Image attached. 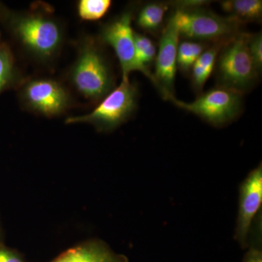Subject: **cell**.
I'll return each mask as SVG.
<instances>
[{
    "instance_id": "1",
    "label": "cell",
    "mask_w": 262,
    "mask_h": 262,
    "mask_svg": "<svg viewBox=\"0 0 262 262\" xmlns=\"http://www.w3.org/2000/svg\"><path fill=\"white\" fill-rule=\"evenodd\" d=\"M0 21L25 53L35 61H53L61 51L64 29L49 11H15L0 3Z\"/></svg>"
},
{
    "instance_id": "2",
    "label": "cell",
    "mask_w": 262,
    "mask_h": 262,
    "mask_svg": "<svg viewBox=\"0 0 262 262\" xmlns=\"http://www.w3.org/2000/svg\"><path fill=\"white\" fill-rule=\"evenodd\" d=\"M74 89L85 99L101 101L114 89L115 79L99 43L91 37L79 43L77 58L67 74Z\"/></svg>"
},
{
    "instance_id": "3",
    "label": "cell",
    "mask_w": 262,
    "mask_h": 262,
    "mask_svg": "<svg viewBox=\"0 0 262 262\" xmlns=\"http://www.w3.org/2000/svg\"><path fill=\"white\" fill-rule=\"evenodd\" d=\"M137 98L136 84L129 79H122L120 85L103 98L91 113L68 117L65 123H87L98 132H112L130 118L137 106Z\"/></svg>"
},
{
    "instance_id": "4",
    "label": "cell",
    "mask_w": 262,
    "mask_h": 262,
    "mask_svg": "<svg viewBox=\"0 0 262 262\" xmlns=\"http://www.w3.org/2000/svg\"><path fill=\"white\" fill-rule=\"evenodd\" d=\"M248 34L239 33L225 43L217 57V80L220 87L243 93L252 87L259 72L248 46Z\"/></svg>"
},
{
    "instance_id": "5",
    "label": "cell",
    "mask_w": 262,
    "mask_h": 262,
    "mask_svg": "<svg viewBox=\"0 0 262 262\" xmlns=\"http://www.w3.org/2000/svg\"><path fill=\"white\" fill-rule=\"evenodd\" d=\"M180 37L224 45L239 34L241 22L220 16L203 8L177 9L174 12Z\"/></svg>"
},
{
    "instance_id": "6",
    "label": "cell",
    "mask_w": 262,
    "mask_h": 262,
    "mask_svg": "<svg viewBox=\"0 0 262 262\" xmlns=\"http://www.w3.org/2000/svg\"><path fill=\"white\" fill-rule=\"evenodd\" d=\"M19 99L26 110L47 117L59 116L72 106V96L63 84L50 78L25 80Z\"/></svg>"
},
{
    "instance_id": "7",
    "label": "cell",
    "mask_w": 262,
    "mask_h": 262,
    "mask_svg": "<svg viewBox=\"0 0 262 262\" xmlns=\"http://www.w3.org/2000/svg\"><path fill=\"white\" fill-rule=\"evenodd\" d=\"M133 13L128 10L105 24L100 32V39L111 46L116 53L122 70V79H129L134 71H139L155 84L154 75L141 64L136 55L132 23Z\"/></svg>"
},
{
    "instance_id": "8",
    "label": "cell",
    "mask_w": 262,
    "mask_h": 262,
    "mask_svg": "<svg viewBox=\"0 0 262 262\" xmlns=\"http://www.w3.org/2000/svg\"><path fill=\"white\" fill-rule=\"evenodd\" d=\"M170 101L178 107L219 127L234 120L242 108V94L222 87L208 91L192 102H184L175 97Z\"/></svg>"
},
{
    "instance_id": "9",
    "label": "cell",
    "mask_w": 262,
    "mask_h": 262,
    "mask_svg": "<svg viewBox=\"0 0 262 262\" xmlns=\"http://www.w3.org/2000/svg\"><path fill=\"white\" fill-rule=\"evenodd\" d=\"M238 211L234 238L243 249L248 247L253 220L262 203V165L248 173L239 187Z\"/></svg>"
},
{
    "instance_id": "10",
    "label": "cell",
    "mask_w": 262,
    "mask_h": 262,
    "mask_svg": "<svg viewBox=\"0 0 262 262\" xmlns=\"http://www.w3.org/2000/svg\"><path fill=\"white\" fill-rule=\"evenodd\" d=\"M180 38L175 13L169 18L160 37L159 49L155 57V87L165 99L174 96V82L177 70V51Z\"/></svg>"
},
{
    "instance_id": "11",
    "label": "cell",
    "mask_w": 262,
    "mask_h": 262,
    "mask_svg": "<svg viewBox=\"0 0 262 262\" xmlns=\"http://www.w3.org/2000/svg\"><path fill=\"white\" fill-rule=\"evenodd\" d=\"M51 262H129L125 255L117 253L106 242L88 239L67 250Z\"/></svg>"
},
{
    "instance_id": "12",
    "label": "cell",
    "mask_w": 262,
    "mask_h": 262,
    "mask_svg": "<svg viewBox=\"0 0 262 262\" xmlns=\"http://www.w3.org/2000/svg\"><path fill=\"white\" fill-rule=\"evenodd\" d=\"M24 80L9 46L0 43V94L5 90L20 87Z\"/></svg>"
},
{
    "instance_id": "13",
    "label": "cell",
    "mask_w": 262,
    "mask_h": 262,
    "mask_svg": "<svg viewBox=\"0 0 262 262\" xmlns=\"http://www.w3.org/2000/svg\"><path fill=\"white\" fill-rule=\"evenodd\" d=\"M222 9L229 13V16L244 22L259 20L262 14L261 0H229L222 3Z\"/></svg>"
},
{
    "instance_id": "14",
    "label": "cell",
    "mask_w": 262,
    "mask_h": 262,
    "mask_svg": "<svg viewBox=\"0 0 262 262\" xmlns=\"http://www.w3.org/2000/svg\"><path fill=\"white\" fill-rule=\"evenodd\" d=\"M221 46H222V45L214 46L206 50V51H203L194 62L192 68V80L194 89L198 91L202 90L206 81L209 78L216 63Z\"/></svg>"
},
{
    "instance_id": "15",
    "label": "cell",
    "mask_w": 262,
    "mask_h": 262,
    "mask_svg": "<svg viewBox=\"0 0 262 262\" xmlns=\"http://www.w3.org/2000/svg\"><path fill=\"white\" fill-rule=\"evenodd\" d=\"M167 10L168 6L163 3H152L144 5L136 18L138 27L149 32L158 30L163 23Z\"/></svg>"
},
{
    "instance_id": "16",
    "label": "cell",
    "mask_w": 262,
    "mask_h": 262,
    "mask_svg": "<svg viewBox=\"0 0 262 262\" xmlns=\"http://www.w3.org/2000/svg\"><path fill=\"white\" fill-rule=\"evenodd\" d=\"M202 43L193 41H183L179 44L177 51V68L184 72L192 70L194 62L203 53Z\"/></svg>"
},
{
    "instance_id": "17",
    "label": "cell",
    "mask_w": 262,
    "mask_h": 262,
    "mask_svg": "<svg viewBox=\"0 0 262 262\" xmlns=\"http://www.w3.org/2000/svg\"><path fill=\"white\" fill-rule=\"evenodd\" d=\"M112 5L110 0H80L77 3V13L84 20H97L103 18Z\"/></svg>"
},
{
    "instance_id": "18",
    "label": "cell",
    "mask_w": 262,
    "mask_h": 262,
    "mask_svg": "<svg viewBox=\"0 0 262 262\" xmlns=\"http://www.w3.org/2000/svg\"><path fill=\"white\" fill-rule=\"evenodd\" d=\"M248 50L252 58L253 63L258 72L262 69V36L261 33L256 34H248Z\"/></svg>"
},
{
    "instance_id": "19",
    "label": "cell",
    "mask_w": 262,
    "mask_h": 262,
    "mask_svg": "<svg viewBox=\"0 0 262 262\" xmlns=\"http://www.w3.org/2000/svg\"><path fill=\"white\" fill-rule=\"evenodd\" d=\"M0 262H26V261L18 251L0 245Z\"/></svg>"
},
{
    "instance_id": "20",
    "label": "cell",
    "mask_w": 262,
    "mask_h": 262,
    "mask_svg": "<svg viewBox=\"0 0 262 262\" xmlns=\"http://www.w3.org/2000/svg\"><path fill=\"white\" fill-rule=\"evenodd\" d=\"M249 249L245 255L244 262H262V252L259 242L256 245L249 244Z\"/></svg>"
}]
</instances>
